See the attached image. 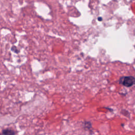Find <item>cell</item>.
I'll return each instance as SVG.
<instances>
[{
    "mask_svg": "<svg viewBox=\"0 0 135 135\" xmlns=\"http://www.w3.org/2000/svg\"><path fill=\"white\" fill-rule=\"evenodd\" d=\"M98 20H99L100 21H102V17H99L98 18Z\"/></svg>",
    "mask_w": 135,
    "mask_h": 135,
    "instance_id": "cell-3",
    "label": "cell"
},
{
    "mask_svg": "<svg viewBox=\"0 0 135 135\" xmlns=\"http://www.w3.org/2000/svg\"><path fill=\"white\" fill-rule=\"evenodd\" d=\"M3 134L4 135H15V133L14 130L7 129L3 131Z\"/></svg>",
    "mask_w": 135,
    "mask_h": 135,
    "instance_id": "cell-2",
    "label": "cell"
},
{
    "mask_svg": "<svg viewBox=\"0 0 135 135\" xmlns=\"http://www.w3.org/2000/svg\"><path fill=\"white\" fill-rule=\"evenodd\" d=\"M119 83L126 87H130L135 84V78L132 76H122L120 78Z\"/></svg>",
    "mask_w": 135,
    "mask_h": 135,
    "instance_id": "cell-1",
    "label": "cell"
}]
</instances>
